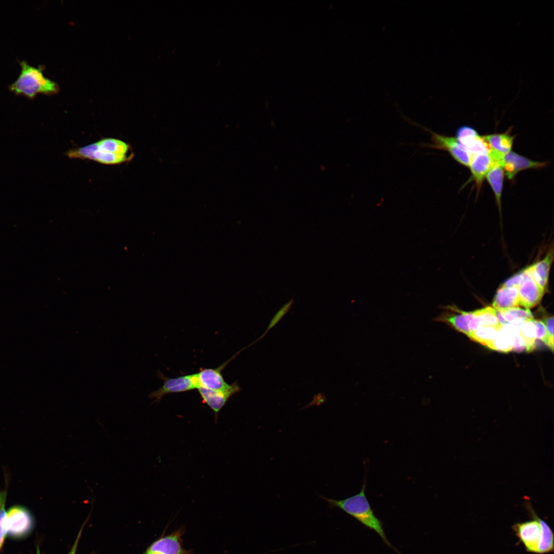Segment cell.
Returning a JSON list of instances; mask_svg holds the SVG:
<instances>
[{
	"label": "cell",
	"mask_w": 554,
	"mask_h": 554,
	"mask_svg": "<svg viewBox=\"0 0 554 554\" xmlns=\"http://www.w3.org/2000/svg\"><path fill=\"white\" fill-rule=\"evenodd\" d=\"M229 361L215 368H201L196 373L198 388L220 391H226L232 389L236 382L232 384H228L224 380L222 374L223 369Z\"/></svg>",
	"instance_id": "obj_9"
},
{
	"label": "cell",
	"mask_w": 554,
	"mask_h": 554,
	"mask_svg": "<svg viewBox=\"0 0 554 554\" xmlns=\"http://www.w3.org/2000/svg\"><path fill=\"white\" fill-rule=\"evenodd\" d=\"M366 477L360 491L343 500H335L321 496L331 509L339 508L353 517L367 528L373 530L380 536L383 541L395 550L397 549L388 540L383 527V523L374 515L365 494Z\"/></svg>",
	"instance_id": "obj_2"
},
{
	"label": "cell",
	"mask_w": 554,
	"mask_h": 554,
	"mask_svg": "<svg viewBox=\"0 0 554 554\" xmlns=\"http://www.w3.org/2000/svg\"><path fill=\"white\" fill-rule=\"evenodd\" d=\"M326 398L324 394L321 393L316 394L314 395L312 401L308 405V406L322 404L325 401Z\"/></svg>",
	"instance_id": "obj_31"
},
{
	"label": "cell",
	"mask_w": 554,
	"mask_h": 554,
	"mask_svg": "<svg viewBox=\"0 0 554 554\" xmlns=\"http://www.w3.org/2000/svg\"><path fill=\"white\" fill-rule=\"evenodd\" d=\"M70 159L89 160L104 165H119L130 161L134 153L130 145L115 138H103L95 143L68 150Z\"/></svg>",
	"instance_id": "obj_1"
},
{
	"label": "cell",
	"mask_w": 554,
	"mask_h": 554,
	"mask_svg": "<svg viewBox=\"0 0 554 554\" xmlns=\"http://www.w3.org/2000/svg\"><path fill=\"white\" fill-rule=\"evenodd\" d=\"M492 307L496 310L520 307L518 287L501 285L497 291Z\"/></svg>",
	"instance_id": "obj_16"
},
{
	"label": "cell",
	"mask_w": 554,
	"mask_h": 554,
	"mask_svg": "<svg viewBox=\"0 0 554 554\" xmlns=\"http://www.w3.org/2000/svg\"><path fill=\"white\" fill-rule=\"evenodd\" d=\"M8 533L13 538L27 536L32 530L33 517L29 510L19 505L10 507L6 511Z\"/></svg>",
	"instance_id": "obj_6"
},
{
	"label": "cell",
	"mask_w": 554,
	"mask_h": 554,
	"mask_svg": "<svg viewBox=\"0 0 554 554\" xmlns=\"http://www.w3.org/2000/svg\"><path fill=\"white\" fill-rule=\"evenodd\" d=\"M84 525H85L84 524L83 525L82 527L80 529V531L78 532V534L77 535V538H76V540L75 541V542H74L72 548L71 549V550H70V552H69L68 554H76L77 547L78 543L81 536L82 535V531H83V529L84 528Z\"/></svg>",
	"instance_id": "obj_32"
},
{
	"label": "cell",
	"mask_w": 554,
	"mask_h": 554,
	"mask_svg": "<svg viewBox=\"0 0 554 554\" xmlns=\"http://www.w3.org/2000/svg\"><path fill=\"white\" fill-rule=\"evenodd\" d=\"M146 554H156V553H147V552Z\"/></svg>",
	"instance_id": "obj_34"
},
{
	"label": "cell",
	"mask_w": 554,
	"mask_h": 554,
	"mask_svg": "<svg viewBox=\"0 0 554 554\" xmlns=\"http://www.w3.org/2000/svg\"><path fill=\"white\" fill-rule=\"evenodd\" d=\"M425 129L431 134V143L423 146L445 150L458 163L469 167L472 155L459 142L456 137L445 136L433 132L426 128Z\"/></svg>",
	"instance_id": "obj_5"
},
{
	"label": "cell",
	"mask_w": 554,
	"mask_h": 554,
	"mask_svg": "<svg viewBox=\"0 0 554 554\" xmlns=\"http://www.w3.org/2000/svg\"><path fill=\"white\" fill-rule=\"evenodd\" d=\"M504 171L500 165L493 167L487 173L486 179L494 193L500 212L501 210V197L504 178Z\"/></svg>",
	"instance_id": "obj_21"
},
{
	"label": "cell",
	"mask_w": 554,
	"mask_h": 554,
	"mask_svg": "<svg viewBox=\"0 0 554 554\" xmlns=\"http://www.w3.org/2000/svg\"><path fill=\"white\" fill-rule=\"evenodd\" d=\"M524 349H525V345L519 333V331L518 329L515 334L512 350L516 352H521Z\"/></svg>",
	"instance_id": "obj_30"
},
{
	"label": "cell",
	"mask_w": 554,
	"mask_h": 554,
	"mask_svg": "<svg viewBox=\"0 0 554 554\" xmlns=\"http://www.w3.org/2000/svg\"><path fill=\"white\" fill-rule=\"evenodd\" d=\"M450 307L458 313L455 314L448 312H442L436 318L434 321L446 323L456 330L462 332L470 338L471 332L469 329V324L472 316V312L460 311L456 308Z\"/></svg>",
	"instance_id": "obj_15"
},
{
	"label": "cell",
	"mask_w": 554,
	"mask_h": 554,
	"mask_svg": "<svg viewBox=\"0 0 554 554\" xmlns=\"http://www.w3.org/2000/svg\"><path fill=\"white\" fill-rule=\"evenodd\" d=\"M19 64L21 73L16 80L9 85L10 90L30 98L38 93L51 94L57 91L56 84L44 75L41 66H32L25 61H20Z\"/></svg>",
	"instance_id": "obj_3"
},
{
	"label": "cell",
	"mask_w": 554,
	"mask_h": 554,
	"mask_svg": "<svg viewBox=\"0 0 554 554\" xmlns=\"http://www.w3.org/2000/svg\"><path fill=\"white\" fill-rule=\"evenodd\" d=\"M535 326L536 339L542 341L550 349V345L544 323L539 320H532Z\"/></svg>",
	"instance_id": "obj_27"
},
{
	"label": "cell",
	"mask_w": 554,
	"mask_h": 554,
	"mask_svg": "<svg viewBox=\"0 0 554 554\" xmlns=\"http://www.w3.org/2000/svg\"><path fill=\"white\" fill-rule=\"evenodd\" d=\"M197 389L203 401L214 411L216 416L228 400L241 390L237 382L232 389L226 391L213 390L202 387Z\"/></svg>",
	"instance_id": "obj_13"
},
{
	"label": "cell",
	"mask_w": 554,
	"mask_h": 554,
	"mask_svg": "<svg viewBox=\"0 0 554 554\" xmlns=\"http://www.w3.org/2000/svg\"><path fill=\"white\" fill-rule=\"evenodd\" d=\"M456 138L472 155L490 151L487 144L476 130L469 126L460 127L456 132Z\"/></svg>",
	"instance_id": "obj_11"
},
{
	"label": "cell",
	"mask_w": 554,
	"mask_h": 554,
	"mask_svg": "<svg viewBox=\"0 0 554 554\" xmlns=\"http://www.w3.org/2000/svg\"><path fill=\"white\" fill-rule=\"evenodd\" d=\"M181 531L159 539L152 544L147 552L156 554H190L182 546Z\"/></svg>",
	"instance_id": "obj_14"
},
{
	"label": "cell",
	"mask_w": 554,
	"mask_h": 554,
	"mask_svg": "<svg viewBox=\"0 0 554 554\" xmlns=\"http://www.w3.org/2000/svg\"><path fill=\"white\" fill-rule=\"evenodd\" d=\"M496 312L498 321L502 326L508 324L520 325L525 321L533 319L529 309L520 307L496 310Z\"/></svg>",
	"instance_id": "obj_20"
},
{
	"label": "cell",
	"mask_w": 554,
	"mask_h": 554,
	"mask_svg": "<svg viewBox=\"0 0 554 554\" xmlns=\"http://www.w3.org/2000/svg\"><path fill=\"white\" fill-rule=\"evenodd\" d=\"M553 258V252L552 248L542 260L527 267L531 276L544 289L548 284Z\"/></svg>",
	"instance_id": "obj_19"
},
{
	"label": "cell",
	"mask_w": 554,
	"mask_h": 554,
	"mask_svg": "<svg viewBox=\"0 0 554 554\" xmlns=\"http://www.w3.org/2000/svg\"><path fill=\"white\" fill-rule=\"evenodd\" d=\"M159 375L163 379V384L159 389L150 393L149 397L154 399L153 402H159L167 394L186 392L198 388L196 373L174 378L165 377L162 373H159Z\"/></svg>",
	"instance_id": "obj_7"
},
{
	"label": "cell",
	"mask_w": 554,
	"mask_h": 554,
	"mask_svg": "<svg viewBox=\"0 0 554 554\" xmlns=\"http://www.w3.org/2000/svg\"><path fill=\"white\" fill-rule=\"evenodd\" d=\"M547 162L532 161L513 151L506 154L501 162L505 174L512 180L520 171L530 169H541L546 166Z\"/></svg>",
	"instance_id": "obj_8"
},
{
	"label": "cell",
	"mask_w": 554,
	"mask_h": 554,
	"mask_svg": "<svg viewBox=\"0 0 554 554\" xmlns=\"http://www.w3.org/2000/svg\"><path fill=\"white\" fill-rule=\"evenodd\" d=\"M473 312L479 321L480 327L489 326L501 328L502 326L497 316L496 310L492 306H487Z\"/></svg>",
	"instance_id": "obj_23"
},
{
	"label": "cell",
	"mask_w": 554,
	"mask_h": 554,
	"mask_svg": "<svg viewBox=\"0 0 554 554\" xmlns=\"http://www.w3.org/2000/svg\"><path fill=\"white\" fill-rule=\"evenodd\" d=\"M499 163L489 153H481L472 156L469 166L478 192L490 169Z\"/></svg>",
	"instance_id": "obj_12"
},
{
	"label": "cell",
	"mask_w": 554,
	"mask_h": 554,
	"mask_svg": "<svg viewBox=\"0 0 554 554\" xmlns=\"http://www.w3.org/2000/svg\"><path fill=\"white\" fill-rule=\"evenodd\" d=\"M482 136L490 150L502 155H505L511 151L516 137L511 135L509 131L505 133L491 134Z\"/></svg>",
	"instance_id": "obj_18"
},
{
	"label": "cell",
	"mask_w": 554,
	"mask_h": 554,
	"mask_svg": "<svg viewBox=\"0 0 554 554\" xmlns=\"http://www.w3.org/2000/svg\"><path fill=\"white\" fill-rule=\"evenodd\" d=\"M294 303V298H292L287 303H286L281 308L276 312L272 318L265 332L255 341L249 344L245 348H247L252 346L256 343L257 342L263 339L265 335L271 330L274 326H275L283 318V316L289 311L290 309Z\"/></svg>",
	"instance_id": "obj_25"
},
{
	"label": "cell",
	"mask_w": 554,
	"mask_h": 554,
	"mask_svg": "<svg viewBox=\"0 0 554 554\" xmlns=\"http://www.w3.org/2000/svg\"><path fill=\"white\" fill-rule=\"evenodd\" d=\"M525 506L532 520L516 523L512 525V528L517 538L523 544L525 550L528 552L537 553L542 537V527L539 517L530 503L528 501L526 502Z\"/></svg>",
	"instance_id": "obj_4"
},
{
	"label": "cell",
	"mask_w": 554,
	"mask_h": 554,
	"mask_svg": "<svg viewBox=\"0 0 554 554\" xmlns=\"http://www.w3.org/2000/svg\"><path fill=\"white\" fill-rule=\"evenodd\" d=\"M527 276V273L525 270H523L520 273L514 275L509 279H508L502 286L504 287H519L521 283L523 281L525 278Z\"/></svg>",
	"instance_id": "obj_28"
},
{
	"label": "cell",
	"mask_w": 554,
	"mask_h": 554,
	"mask_svg": "<svg viewBox=\"0 0 554 554\" xmlns=\"http://www.w3.org/2000/svg\"><path fill=\"white\" fill-rule=\"evenodd\" d=\"M500 328L482 327L472 332L470 339L487 347L492 343Z\"/></svg>",
	"instance_id": "obj_24"
},
{
	"label": "cell",
	"mask_w": 554,
	"mask_h": 554,
	"mask_svg": "<svg viewBox=\"0 0 554 554\" xmlns=\"http://www.w3.org/2000/svg\"><path fill=\"white\" fill-rule=\"evenodd\" d=\"M519 325L508 324L502 326L488 348L503 352L512 350L515 334Z\"/></svg>",
	"instance_id": "obj_17"
},
{
	"label": "cell",
	"mask_w": 554,
	"mask_h": 554,
	"mask_svg": "<svg viewBox=\"0 0 554 554\" xmlns=\"http://www.w3.org/2000/svg\"><path fill=\"white\" fill-rule=\"evenodd\" d=\"M36 554H41L39 548V547L38 546L36 547Z\"/></svg>",
	"instance_id": "obj_33"
},
{
	"label": "cell",
	"mask_w": 554,
	"mask_h": 554,
	"mask_svg": "<svg viewBox=\"0 0 554 554\" xmlns=\"http://www.w3.org/2000/svg\"><path fill=\"white\" fill-rule=\"evenodd\" d=\"M7 488L0 492V550L8 533L5 503Z\"/></svg>",
	"instance_id": "obj_26"
},
{
	"label": "cell",
	"mask_w": 554,
	"mask_h": 554,
	"mask_svg": "<svg viewBox=\"0 0 554 554\" xmlns=\"http://www.w3.org/2000/svg\"><path fill=\"white\" fill-rule=\"evenodd\" d=\"M525 270L527 276L518 287L520 305L525 309H529L541 302L545 289L537 283L527 268Z\"/></svg>",
	"instance_id": "obj_10"
},
{
	"label": "cell",
	"mask_w": 554,
	"mask_h": 554,
	"mask_svg": "<svg viewBox=\"0 0 554 554\" xmlns=\"http://www.w3.org/2000/svg\"><path fill=\"white\" fill-rule=\"evenodd\" d=\"M533 319L523 322L520 324L518 328L519 333L524 342L527 352H532L536 347L537 339Z\"/></svg>",
	"instance_id": "obj_22"
},
{
	"label": "cell",
	"mask_w": 554,
	"mask_h": 554,
	"mask_svg": "<svg viewBox=\"0 0 554 554\" xmlns=\"http://www.w3.org/2000/svg\"><path fill=\"white\" fill-rule=\"evenodd\" d=\"M545 326L547 333L549 342L550 345V350H553V316L545 318L542 321Z\"/></svg>",
	"instance_id": "obj_29"
}]
</instances>
